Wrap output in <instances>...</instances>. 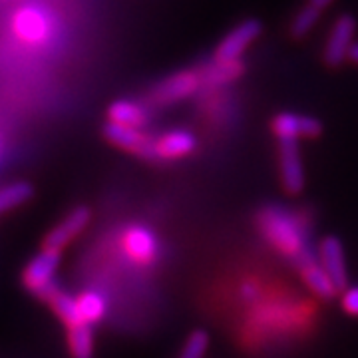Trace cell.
<instances>
[{
  "mask_svg": "<svg viewBox=\"0 0 358 358\" xmlns=\"http://www.w3.org/2000/svg\"><path fill=\"white\" fill-rule=\"evenodd\" d=\"M257 225L263 237L273 245L281 255L291 259L299 268L313 263L317 255L310 251L307 235L303 231L301 221L294 217L289 209L281 205H267L259 211Z\"/></svg>",
  "mask_w": 358,
  "mask_h": 358,
  "instance_id": "cell-1",
  "label": "cell"
},
{
  "mask_svg": "<svg viewBox=\"0 0 358 358\" xmlns=\"http://www.w3.org/2000/svg\"><path fill=\"white\" fill-rule=\"evenodd\" d=\"M357 18L352 14H341L329 30V36L322 48V62L329 68L345 64L357 44Z\"/></svg>",
  "mask_w": 358,
  "mask_h": 358,
  "instance_id": "cell-2",
  "label": "cell"
},
{
  "mask_svg": "<svg viewBox=\"0 0 358 358\" xmlns=\"http://www.w3.org/2000/svg\"><path fill=\"white\" fill-rule=\"evenodd\" d=\"M13 32L28 46H42L52 36L50 14L40 6H22L13 16Z\"/></svg>",
  "mask_w": 358,
  "mask_h": 358,
  "instance_id": "cell-3",
  "label": "cell"
},
{
  "mask_svg": "<svg viewBox=\"0 0 358 358\" xmlns=\"http://www.w3.org/2000/svg\"><path fill=\"white\" fill-rule=\"evenodd\" d=\"M263 34V24L257 18L243 20L241 24H237L233 30H229L223 40L217 44V48L213 52V60L215 62H237L241 60L245 52L249 50V46L259 40Z\"/></svg>",
  "mask_w": 358,
  "mask_h": 358,
  "instance_id": "cell-4",
  "label": "cell"
},
{
  "mask_svg": "<svg viewBox=\"0 0 358 358\" xmlns=\"http://www.w3.org/2000/svg\"><path fill=\"white\" fill-rule=\"evenodd\" d=\"M201 86V76L193 70H183L176 72L171 76L164 78L159 84H155L150 92V100L155 106H171L178 103L185 98H189L192 94L197 92Z\"/></svg>",
  "mask_w": 358,
  "mask_h": 358,
  "instance_id": "cell-5",
  "label": "cell"
},
{
  "mask_svg": "<svg viewBox=\"0 0 358 358\" xmlns=\"http://www.w3.org/2000/svg\"><path fill=\"white\" fill-rule=\"evenodd\" d=\"M271 129L275 134L277 141H301L319 138L322 126L317 117L305 114H296V112H281L273 117Z\"/></svg>",
  "mask_w": 358,
  "mask_h": 358,
  "instance_id": "cell-6",
  "label": "cell"
},
{
  "mask_svg": "<svg viewBox=\"0 0 358 358\" xmlns=\"http://www.w3.org/2000/svg\"><path fill=\"white\" fill-rule=\"evenodd\" d=\"M60 259H62V251L42 247V251L38 255L32 257L30 263L22 271V282L26 289L30 293L38 294L46 287H50L56 277V271L60 267Z\"/></svg>",
  "mask_w": 358,
  "mask_h": 358,
  "instance_id": "cell-7",
  "label": "cell"
},
{
  "mask_svg": "<svg viewBox=\"0 0 358 358\" xmlns=\"http://www.w3.org/2000/svg\"><path fill=\"white\" fill-rule=\"evenodd\" d=\"M90 219H92V211L84 205H78L72 211L66 213V217L62 221H58L54 227H52L46 237H44V249H56V251H62L66 245H70L82 231H86L90 225Z\"/></svg>",
  "mask_w": 358,
  "mask_h": 358,
  "instance_id": "cell-8",
  "label": "cell"
},
{
  "mask_svg": "<svg viewBox=\"0 0 358 358\" xmlns=\"http://www.w3.org/2000/svg\"><path fill=\"white\" fill-rule=\"evenodd\" d=\"M103 138L114 143L115 148L129 152L134 155H140L143 159L155 162L154 154V138L148 136L145 131L136 128H126V126H117V124H106L103 126Z\"/></svg>",
  "mask_w": 358,
  "mask_h": 358,
  "instance_id": "cell-9",
  "label": "cell"
},
{
  "mask_svg": "<svg viewBox=\"0 0 358 358\" xmlns=\"http://www.w3.org/2000/svg\"><path fill=\"white\" fill-rule=\"evenodd\" d=\"M122 249L134 263L150 265L159 255V241L150 227L129 225L122 235Z\"/></svg>",
  "mask_w": 358,
  "mask_h": 358,
  "instance_id": "cell-10",
  "label": "cell"
},
{
  "mask_svg": "<svg viewBox=\"0 0 358 358\" xmlns=\"http://www.w3.org/2000/svg\"><path fill=\"white\" fill-rule=\"evenodd\" d=\"M279 176L287 193L303 192L305 187V167L299 150V141H279Z\"/></svg>",
  "mask_w": 358,
  "mask_h": 358,
  "instance_id": "cell-11",
  "label": "cell"
},
{
  "mask_svg": "<svg viewBox=\"0 0 358 358\" xmlns=\"http://www.w3.org/2000/svg\"><path fill=\"white\" fill-rule=\"evenodd\" d=\"M320 267L327 271V275L331 277L334 287L341 291H345L348 287V271H346V257L343 243L336 237H324L319 245V253H317Z\"/></svg>",
  "mask_w": 358,
  "mask_h": 358,
  "instance_id": "cell-12",
  "label": "cell"
},
{
  "mask_svg": "<svg viewBox=\"0 0 358 358\" xmlns=\"http://www.w3.org/2000/svg\"><path fill=\"white\" fill-rule=\"evenodd\" d=\"M197 140L187 129H167L159 138H154V154L157 159H181L195 152Z\"/></svg>",
  "mask_w": 358,
  "mask_h": 358,
  "instance_id": "cell-13",
  "label": "cell"
},
{
  "mask_svg": "<svg viewBox=\"0 0 358 358\" xmlns=\"http://www.w3.org/2000/svg\"><path fill=\"white\" fill-rule=\"evenodd\" d=\"M36 296L50 305L52 310L56 313V317L62 320L64 327H68V329H74L78 324H84L82 313H80V305H78V299L72 296L70 293L62 291L56 281L52 282L50 287H46L44 291H40Z\"/></svg>",
  "mask_w": 358,
  "mask_h": 358,
  "instance_id": "cell-14",
  "label": "cell"
},
{
  "mask_svg": "<svg viewBox=\"0 0 358 358\" xmlns=\"http://www.w3.org/2000/svg\"><path fill=\"white\" fill-rule=\"evenodd\" d=\"M148 110L145 106H141L136 100H115L110 108H108V122L110 124H117V126H126V128L141 129L148 124Z\"/></svg>",
  "mask_w": 358,
  "mask_h": 358,
  "instance_id": "cell-15",
  "label": "cell"
},
{
  "mask_svg": "<svg viewBox=\"0 0 358 358\" xmlns=\"http://www.w3.org/2000/svg\"><path fill=\"white\" fill-rule=\"evenodd\" d=\"M299 271H301V275H303L305 285H307L308 289L317 294L319 299L329 301V299H333L334 294H338V289L334 287V282L331 281V277L327 275L324 268L320 267L319 259H315L313 263H308V265H305L303 268H299Z\"/></svg>",
  "mask_w": 358,
  "mask_h": 358,
  "instance_id": "cell-16",
  "label": "cell"
},
{
  "mask_svg": "<svg viewBox=\"0 0 358 358\" xmlns=\"http://www.w3.org/2000/svg\"><path fill=\"white\" fill-rule=\"evenodd\" d=\"M68 350L72 358H94V331L92 324H78L68 329Z\"/></svg>",
  "mask_w": 358,
  "mask_h": 358,
  "instance_id": "cell-17",
  "label": "cell"
},
{
  "mask_svg": "<svg viewBox=\"0 0 358 358\" xmlns=\"http://www.w3.org/2000/svg\"><path fill=\"white\" fill-rule=\"evenodd\" d=\"M78 305H80V313H82V319L86 324L100 322L106 317V310H108L106 299L98 291H86V293L80 294Z\"/></svg>",
  "mask_w": 358,
  "mask_h": 358,
  "instance_id": "cell-18",
  "label": "cell"
},
{
  "mask_svg": "<svg viewBox=\"0 0 358 358\" xmlns=\"http://www.w3.org/2000/svg\"><path fill=\"white\" fill-rule=\"evenodd\" d=\"M320 16H322V10H319V8H315L313 4L305 2L303 8L293 16L291 26H289V34H291L294 40L305 38L308 32L317 26Z\"/></svg>",
  "mask_w": 358,
  "mask_h": 358,
  "instance_id": "cell-19",
  "label": "cell"
},
{
  "mask_svg": "<svg viewBox=\"0 0 358 358\" xmlns=\"http://www.w3.org/2000/svg\"><path fill=\"white\" fill-rule=\"evenodd\" d=\"M32 193L34 192H32L30 183H26V181H16V183L0 187V213L24 205L32 197Z\"/></svg>",
  "mask_w": 358,
  "mask_h": 358,
  "instance_id": "cell-20",
  "label": "cell"
},
{
  "mask_svg": "<svg viewBox=\"0 0 358 358\" xmlns=\"http://www.w3.org/2000/svg\"><path fill=\"white\" fill-rule=\"evenodd\" d=\"M245 66L241 60L237 62H215L213 66L205 72V80H209L211 84H225V82H233L243 74Z\"/></svg>",
  "mask_w": 358,
  "mask_h": 358,
  "instance_id": "cell-21",
  "label": "cell"
},
{
  "mask_svg": "<svg viewBox=\"0 0 358 358\" xmlns=\"http://www.w3.org/2000/svg\"><path fill=\"white\" fill-rule=\"evenodd\" d=\"M207 350H209V334L201 329H197V331L187 334L178 358H205Z\"/></svg>",
  "mask_w": 358,
  "mask_h": 358,
  "instance_id": "cell-22",
  "label": "cell"
},
{
  "mask_svg": "<svg viewBox=\"0 0 358 358\" xmlns=\"http://www.w3.org/2000/svg\"><path fill=\"white\" fill-rule=\"evenodd\" d=\"M341 305L343 310L350 317H358V285L355 287H346L341 294Z\"/></svg>",
  "mask_w": 358,
  "mask_h": 358,
  "instance_id": "cell-23",
  "label": "cell"
},
{
  "mask_svg": "<svg viewBox=\"0 0 358 358\" xmlns=\"http://www.w3.org/2000/svg\"><path fill=\"white\" fill-rule=\"evenodd\" d=\"M307 2L308 4H313L315 8H319V10H322V13H324V10H327L331 4H333L334 0H307Z\"/></svg>",
  "mask_w": 358,
  "mask_h": 358,
  "instance_id": "cell-24",
  "label": "cell"
},
{
  "mask_svg": "<svg viewBox=\"0 0 358 358\" xmlns=\"http://www.w3.org/2000/svg\"><path fill=\"white\" fill-rule=\"evenodd\" d=\"M348 60L350 62H355V64H358V42L352 46V50H350V56H348Z\"/></svg>",
  "mask_w": 358,
  "mask_h": 358,
  "instance_id": "cell-25",
  "label": "cell"
},
{
  "mask_svg": "<svg viewBox=\"0 0 358 358\" xmlns=\"http://www.w3.org/2000/svg\"><path fill=\"white\" fill-rule=\"evenodd\" d=\"M0 155H2V140H0Z\"/></svg>",
  "mask_w": 358,
  "mask_h": 358,
  "instance_id": "cell-26",
  "label": "cell"
}]
</instances>
